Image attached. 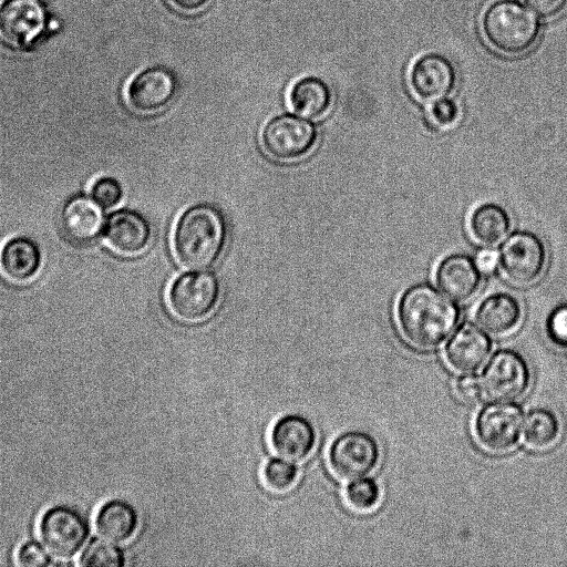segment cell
I'll return each mask as SVG.
<instances>
[{
  "instance_id": "6da1fadb",
  "label": "cell",
  "mask_w": 567,
  "mask_h": 567,
  "mask_svg": "<svg viewBox=\"0 0 567 567\" xmlns=\"http://www.w3.org/2000/svg\"><path fill=\"white\" fill-rule=\"evenodd\" d=\"M460 311L456 305L431 285L408 288L396 303V320L404 339L429 349L441 344L454 330Z\"/></svg>"
},
{
  "instance_id": "7a4b0ae2",
  "label": "cell",
  "mask_w": 567,
  "mask_h": 567,
  "mask_svg": "<svg viewBox=\"0 0 567 567\" xmlns=\"http://www.w3.org/2000/svg\"><path fill=\"white\" fill-rule=\"evenodd\" d=\"M227 228L221 213L212 205L185 209L175 223L172 247L185 268L202 270L214 265L224 251Z\"/></svg>"
},
{
  "instance_id": "3957f363",
  "label": "cell",
  "mask_w": 567,
  "mask_h": 567,
  "mask_svg": "<svg viewBox=\"0 0 567 567\" xmlns=\"http://www.w3.org/2000/svg\"><path fill=\"white\" fill-rule=\"evenodd\" d=\"M482 31L496 51L506 55H519L535 45L540 23L519 1L498 0L484 11Z\"/></svg>"
},
{
  "instance_id": "277c9868",
  "label": "cell",
  "mask_w": 567,
  "mask_h": 567,
  "mask_svg": "<svg viewBox=\"0 0 567 567\" xmlns=\"http://www.w3.org/2000/svg\"><path fill=\"white\" fill-rule=\"evenodd\" d=\"M220 285L212 272L190 271L176 277L166 293L171 312L183 321L208 317L218 305Z\"/></svg>"
},
{
  "instance_id": "5b68a950",
  "label": "cell",
  "mask_w": 567,
  "mask_h": 567,
  "mask_svg": "<svg viewBox=\"0 0 567 567\" xmlns=\"http://www.w3.org/2000/svg\"><path fill=\"white\" fill-rule=\"evenodd\" d=\"M547 262V249L539 236L520 230L509 235L498 252L501 274L511 284L526 287L543 275Z\"/></svg>"
},
{
  "instance_id": "8992f818",
  "label": "cell",
  "mask_w": 567,
  "mask_h": 567,
  "mask_svg": "<svg viewBox=\"0 0 567 567\" xmlns=\"http://www.w3.org/2000/svg\"><path fill=\"white\" fill-rule=\"evenodd\" d=\"M38 530L43 547L59 559L76 555L90 533L85 517L78 509L66 505L49 508L40 518Z\"/></svg>"
},
{
  "instance_id": "52a82bcc",
  "label": "cell",
  "mask_w": 567,
  "mask_h": 567,
  "mask_svg": "<svg viewBox=\"0 0 567 567\" xmlns=\"http://www.w3.org/2000/svg\"><path fill=\"white\" fill-rule=\"evenodd\" d=\"M265 152L274 159L291 162L307 156L316 146V126L298 116L282 114L269 120L260 134Z\"/></svg>"
},
{
  "instance_id": "ba28073f",
  "label": "cell",
  "mask_w": 567,
  "mask_h": 567,
  "mask_svg": "<svg viewBox=\"0 0 567 567\" xmlns=\"http://www.w3.org/2000/svg\"><path fill=\"white\" fill-rule=\"evenodd\" d=\"M529 378L527 363L519 353L508 349L499 350L482 373L484 396L498 402L517 400L527 392Z\"/></svg>"
},
{
  "instance_id": "9c48e42d",
  "label": "cell",
  "mask_w": 567,
  "mask_h": 567,
  "mask_svg": "<svg viewBox=\"0 0 567 567\" xmlns=\"http://www.w3.org/2000/svg\"><path fill=\"white\" fill-rule=\"evenodd\" d=\"M523 429V412L513 403L485 406L475 419L474 432L480 445L495 454L507 453L517 444Z\"/></svg>"
},
{
  "instance_id": "30bf717a",
  "label": "cell",
  "mask_w": 567,
  "mask_h": 567,
  "mask_svg": "<svg viewBox=\"0 0 567 567\" xmlns=\"http://www.w3.org/2000/svg\"><path fill=\"white\" fill-rule=\"evenodd\" d=\"M380 450L368 433L349 431L330 445L328 460L332 472L341 480L364 477L378 465Z\"/></svg>"
},
{
  "instance_id": "8fae6325",
  "label": "cell",
  "mask_w": 567,
  "mask_h": 567,
  "mask_svg": "<svg viewBox=\"0 0 567 567\" xmlns=\"http://www.w3.org/2000/svg\"><path fill=\"white\" fill-rule=\"evenodd\" d=\"M409 84L421 101L434 102L450 95L456 85V70L449 58L430 52L419 56L409 72Z\"/></svg>"
},
{
  "instance_id": "7c38bea8",
  "label": "cell",
  "mask_w": 567,
  "mask_h": 567,
  "mask_svg": "<svg viewBox=\"0 0 567 567\" xmlns=\"http://www.w3.org/2000/svg\"><path fill=\"white\" fill-rule=\"evenodd\" d=\"M177 91V81L164 66L143 70L130 82L126 100L130 107L140 114H154L167 106Z\"/></svg>"
},
{
  "instance_id": "4fadbf2b",
  "label": "cell",
  "mask_w": 567,
  "mask_h": 567,
  "mask_svg": "<svg viewBox=\"0 0 567 567\" xmlns=\"http://www.w3.org/2000/svg\"><path fill=\"white\" fill-rule=\"evenodd\" d=\"M106 247L121 257L143 254L152 240L148 220L138 212L121 209L112 213L103 227Z\"/></svg>"
},
{
  "instance_id": "5bb4252c",
  "label": "cell",
  "mask_w": 567,
  "mask_h": 567,
  "mask_svg": "<svg viewBox=\"0 0 567 567\" xmlns=\"http://www.w3.org/2000/svg\"><path fill=\"white\" fill-rule=\"evenodd\" d=\"M434 279L444 295L458 302L473 298L482 284L475 259L464 254L442 258L435 267Z\"/></svg>"
},
{
  "instance_id": "9a60e30c",
  "label": "cell",
  "mask_w": 567,
  "mask_h": 567,
  "mask_svg": "<svg viewBox=\"0 0 567 567\" xmlns=\"http://www.w3.org/2000/svg\"><path fill=\"white\" fill-rule=\"evenodd\" d=\"M317 433L312 423L299 414L279 417L270 430L274 451L289 461H303L315 449Z\"/></svg>"
},
{
  "instance_id": "2e32d148",
  "label": "cell",
  "mask_w": 567,
  "mask_h": 567,
  "mask_svg": "<svg viewBox=\"0 0 567 567\" xmlns=\"http://www.w3.org/2000/svg\"><path fill=\"white\" fill-rule=\"evenodd\" d=\"M43 25V10L33 0H8L0 6V37L9 44H28Z\"/></svg>"
},
{
  "instance_id": "e0dca14e",
  "label": "cell",
  "mask_w": 567,
  "mask_h": 567,
  "mask_svg": "<svg viewBox=\"0 0 567 567\" xmlns=\"http://www.w3.org/2000/svg\"><path fill=\"white\" fill-rule=\"evenodd\" d=\"M491 350L487 336L472 324L461 326L445 347V360L455 371L471 373L486 361Z\"/></svg>"
},
{
  "instance_id": "ac0fdd59",
  "label": "cell",
  "mask_w": 567,
  "mask_h": 567,
  "mask_svg": "<svg viewBox=\"0 0 567 567\" xmlns=\"http://www.w3.org/2000/svg\"><path fill=\"white\" fill-rule=\"evenodd\" d=\"M41 267L38 245L28 237H13L0 247V276L13 285L32 281Z\"/></svg>"
},
{
  "instance_id": "d6986e66",
  "label": "cell",
  "mask_w": 567,
  "mask_h": 567,
  "mask_svg": "<svg viewBox=\"0 0 567 567\" xmlns=\"http://www.w3.org/2000/svg\"><path fill=\"white\" fill-rule=\"evenodd\" d=\"M523 309L519 300L508 292H495L485 297L477 306L474 317L482 330L503 337L517 329Z\"/></svg>"
},
{
  "instance_id": "ffe728a7",
  "label": "cell",
  "mask_w": 567,
  "mask_h": 567,
  "mask_svg": "<svg viewBox=\"0 0 567 567\" xmlns=\"http://www.w3.org/2000/svg\"><path fill=\"white\" fill-rule=\"evenodd\" d=\"M102 209L92 198H71L64 206L61 217L64 236L76 245L91 243L103 230Z\"/></svg>"
},
{
  "instance_id": "44dd1931",
  "label": "cell",
  "mask_w": 567,
  "mask_h": 567,
  "mask_svg": "<svg viewBox=\"0 0 567 567\" xmlns=\"http://www.w3.org/2000/svg\"><path fill=\"white\" fill-rule=\"evenodd\" d=\"M466 225L474 241L491 247L499 244L508 235L512 218L502 205L486 202L472 208Z\"/></svg>"
},
{
  "instance_id": "7402d4cb",
  "label": "cell",
  "mask_w": 567,
  "mask_h": 567,
  "mask_svg": "<svg viewBox=\"0 0 567 567\" xmlns=\"http://www.w3.org/2000/svg\"><path fill=\"white\" fill-rule=\"evenodd\" d=\"M138 527V515L124 499H110L97 511L95 529L102 539L121 544L131 539Z\"/></svg>"
},
{
  "instance_id": "603a6c76",
  "label": "cell",
  "mask_w": 567,
  "mask_h": 567,
  "mask_svg": "<svg viewBox=\"0 0 567 567\" xmlns=\"http://www.w3.org/2000/svg\"><path fill=\"white\" fill-rule=\"evenodd\" d=\"M288 101L292 110L307 118H320L328 113L332 103L329 85L318 76H303L290 87Z\"/></svg>"
},
{
  "instance_id": "cb8c5ba5",
  "label": "cell",
  "mask_w": 567,
  "mask_h": 567,
  "mask_svg": "<svg viewBox=\"0 0 567 567\" xmlns=\"http://www.w3.org/2000/svg\"><path fill=\"white\" fill-rule=\"evenodd\" d=\"M560 424L556 415L546 409L530 411L525 420L523 434L525 444L535 451L550 449L558 440Z\"/></svg>"
},
{
  "instance_id": "d4e9b609",
  "label": "cell",
  "mask_w": 567,
  "mask_h": 567,
  "mask_svg": "<svg viewBox=\"0 0 567 567\" xmlns=\"http://www.w3.org/2000/svg\"><path fill=\"white\" fill-rule=\"evenodd\" d=\"M344 501L354 512H372L381 501L380 486L372 478L352 480L344 489Z\"/></svg>"
},
{
  "instance_id": "484cf974",
  "label": "cell",
  "mask_w": 567,
  "mask_h": 567,
  "mask_svg": "<svg viewBox=\"0 0 567 567\" xmlns=\"http://www.w3.org/2000/svg\"><path fill=\"white\" fill-rule=\"evenodd\" d=\"M125 564L123 550L109 540L92 542L80 555L79 565L83 567H122Z\"/></svg>"
},
{
  "instance_id": "4316f807",
  "label": "cell",
  "mask_w": 567,
  "mask_h": 567,
  "mask_svg": "<svg viewBox=\"0 0 567 567\" xmlns=\"http://www.w3.org/2000/svg\"><path fill=\"white\" fill-rule=\"evenodd\" d=\"M298 474V467L293 463L279 457L268 460L261 472L265 485L274 492L290 489L295 485Z\"/></svg>"
},
{
  "instance_id": "83f0119b",
  "label": "cell",
  "mask_w": 567,
  "mask_h": 567,
  "mask_svg": "<svg viewBox=\"0 0 567 567\" xmlns=\"http://www.w3.org/2000/svg\"><path fill=\"white\" fill-rule=\"evenodd\" d=\"M462 116L460 105L447 96L432 102L429 110L431 123L439 130H450L454 127Z\"/></svg>"
},
{
  "instance_id": "f1b7e54d",
  "label": "cell",
  "mask_w": 567,
  "mask_h": 567,
  "mask_svg": "<svg viewBox=\"0 0 567 567\" xmlns=\"http://www.w3.org/2000/svg\"><path fill=\"white\" fill-rule=\"evenodd\" d=\"M91 198L103 209H110L123 199V188L115 178L104 176L94 182Z\"/></svg>"
},
{
  "instance_id": "f546056e",
  "label": "cell",
  "mask_w": 567,
  "mask_h": 567,
  "mask_svg": "<svg viewBox=\"0 0 567 567\" xmlns=\"http://www.w3.org/2000/svg\"><path fill=\"white\" fill-rule=\"evenodd\" d=\"M16 564L21 567H43L51 564L50 554L37 542H27L16 553Z\"/></svg>"
},
{
  "instance_id": "4dcf8cb0",
  "label": "cell",
  "mask_w": 567,
  "mask_h": 567,
  "mask_svg": "<svg viewBox=\"0 0 567 567\" xmlns=\"http://www.w3.org/2000/svg\"><path fill=\"white\" fill-rule=\"evenodd\" d=\"M546 330L553 342L567 344V303L555 308L546 322Z\"/></svg>"
},
{
  "instance_id": "1f68e13d",
  "label": "cell",
  "mask_w": 567,
  "mask_h": 567,
  "mask_svg": "<svg viewBox=\"0 0 567 567\" xmlns=\"http://www.w3.org/2000/svg\"><path fill=\"white\" fill-rule=\"evenodd\" d=\"M455 390L460 399L467 403H476L484 395L481 380L473 375L458 379Z\"/></svg>"
},
{
  "instance_id": "d6a6232c",
  "label": "cell",
  "mask_w": 567,
  "mask_h": 567,
  "mask_svg": "<svg viewBox=\"0 0 567 567\" xmlns=\"http://www.w3.org/2000/svg\"><path fill=\"white\" fill-rule=\"evenodd\" d=\"M527 7L544 20L559 16L567 7V0H525Z\"/></svg>"
},
{
  "instance_id": "836d02e7",
  "label": "cell",
  "mask_w": 567,
  "mask_h": 567,
  "mask_svg": "<svg viewBox=\"0 0 567 567\" xmlns=\"http://www.w3.org/2000/svg\"><path fill=\"white\" fill-rule=\"evenodd\" d=\"M475 262L481 272H492L498 264V254L491 249H483L477 254Z\"/></svg>"
},
{
  "instance_id": "e575fe53",
  "label": "cell",
  "mask_w": 567,
  "mask_h": 567,
  "mask_svg": "<svg viewBox=\"0 0 567 567\" xmlns=\"http://www.w3.org/2000/svg\"><path fill=\"white\" fill-rule=\"evenodd\" d=\"M210 0H169L177 9L185 12H195L203 9Z\"/></svg>"
}]
</instances>
